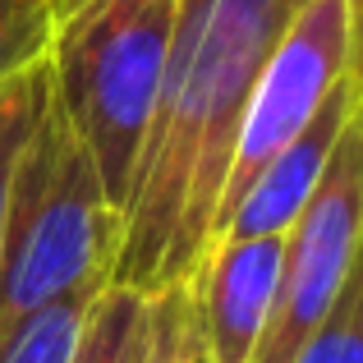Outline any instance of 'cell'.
<instances>
[{
  "mask_svg": "<svg viewBox=\"0 0 363 363\" xmlns=\"http://www.w3.org/2000/svg\"><path fill=\"white\" fill-rule=\"evenodd\" d=\"M303 0H175L161 101L120 221L111 285L157 290L212 244L244 101Z\"/></svg>",
  "mask_w": 363,
  "mask_h": 363,
  "instance_id": "obj_1",
  "label": "cell"
},
{
  "mask_svg": "<svg viewBox=\"0 0 363 363\" xmlns=\"http://www.w3.org/2000/svg\"><path fill=\"white\" fill-rule=\"evenodd\" d=\"M175 0H88L51 23L46 83L124 221L143 143L161 101Z\"/></svg>",
  "mask_w": 363,
  "mask_h": 363,
  "instance_id": "obj_3",
  "label": "cell"
},
{
  "mask_svg": "<svg viewBox=\"0 0 363 363\" xmlns=\"http://www.w3.org/2000/svg\"><path fill=\"white\" fill-rule=\"evenodd\" d=\"M359 69V0H303L272 46L253 92L244 101L240 129L230 147V170L216 203V225L253 175L303 133L318 106L336 92L345 74ZM212 225V235H216Z\"/></svg>",
  "mask_w": 363,
  "mask_h": 363,
  "instance_id": "obj_4",
  "label": "cell"
},
{
  "mask_svg": "<svg viewBox=\"0 0 363 363\" xmlns=\"http://www.w3.org/2000/svg\"><path fill=\"white\" fill-rule=\"evenodd\" d=\"M51 88V83H46ZM120 253V212L111 207L83 143L51 92L18 147L0 235V340L46 303L101 294Z\"/></svg>",
  "mask_w": 363,
  "mask_h": 363,
  "instance_id": "obj_2",
  "label": "cell"
},
{
  "mask_svg": "<svg viewBox=\"0 0 363 363\" xmlns=\"http://www.w3.org/2000/svg\"><path fill=\"white\" fill-rule=\"evenodd\" d=\"M138 318H143V294L124 290V285H106L88 303V318H83L69 363H133Z\"/></svg>",
  "mask_w": 363,
  "mask_h": 363,
  "instance_id": "obj_10",
  "label": "cell"
},
{
  "mask_svg": "<svg viewBox=\"0 0 363 363\" xmlns=\"http://www.w3.org/2000/svg\"><path fill=\"white\" fill-rule=\"evenodd\" d=\"M46 0H0V83L46 55Z\"/></svg>",
  "mask_w": 363,
  "mask_h": 363,
  "instance_id": "obj_13",
  "label": "cell"
},
{
  "mask_svg": "<svg viewBox=\"0 0 363 363\" xmlns=\"http://www.w3.org/2000/svg\"><path fill=\"white\" fill-rule=\"evenodd\" d=\"M46 55L23 69H14L0 83V235H5V198H9V175H14L18 147L28 143L37 116L46 106Z\"/></svg>",
  "mask_w": 363,
  "mask_h": 363,
  "instance_id": "obj_11",
  "label": "cell"
},
{
  "mask_svg": "<svg viewBox=\"0 0 363 363\" xmlns=\"http://www.w3.org/2000/svg\"><path fill=\"white\" fill-rule=\"evenodd\" d=\"M133 363H203L198 354V327H194V285L189 276L157 290H143V318H138V350Z\"/></svg>",
  "mask_w": 363,
  "mask_h": 363,
  "instance_id": "obj_8",
  "label": "cell"
},
{
  "mask_svg": "<svg viewBox=\"0 0 363 363\" xmlns=\"http://www.w3.org/2000/svg\"><path fill=\"white\" fill-rule=\"evenodd\" d=\"M359 230H363V120L340 133L308 207L285 235L281 276L267 331L253 363H294L318 336L327 313L359 276Z\"/></svg>",
  "mask_w": 363,
  "mask_h": 363,
  "instance_id": "obj_5",
  "label": "cell"
},
{
  "mask_svg": "<svg viewBox=\"0 0 363 363\" xmlns=\"http://www.w3.org/2000/svg\"><path fill=\"white\" fill-rule=\"evenodd\" d=\"M285 235H221L189 272L203 363H253L281 276Z\"/></svg>",
  "mask_w": 363,
  "mask_h": 363,
  "instance_id": "obj_6",
  "label": "cell"
},
{
  "mask_svg": "<svg viewBox=\"0 0 363 363\" xmlns=\"http://www.w3.org/2000/svg\"><path fill=\"white\" fill-rule=\"evenodd\" d=\"M92 299L97 294H74V299L46 303L33 318H23L0 340V363H69Z\"/></svg>",
  "mask_w": 363,
  "mask_h": 363,
  "instance_id": "obj_9",
  "label": "cell"
},
{
  "mask_svg": "<svg viewBox=\"0 0 363 363\" xmlns=\"http://www.w3.org/2000/svg\"><path fill=\"white\" fill-rule=\"evenodd\" d=\"M354 120H363L359 69L336 83V92L318 106V116L303 124L299 138L285 143V147L257 170L253 184H248L244 194L235 198V207L221 216L212 240H221V235H290V225L299 221V212L308 207L313 189H318L322 170H327L331 152H336L340 133Z\"/></svg>",
  "mask_w": 363,
  "mask_h": 363,
  "instance_id": "obj_7",
  "label": "cell"
},
{
  "mask_svg": "<svg viewBox=\"0 0 363 363\" xmlns=\"http://www.w3.org/2000/svg\"><path fill=\"white\" fill-rule=\"evenodd\" d=\"M294 363H363V276L345 285L336 308L327 313V322Z\"/></svg>",
  "mask_w": 363,
  "mask_h": 363,
  "instance_id": "obj_12",
  "label": "cell"
},
{
  "mask_svg": "<svg viewBox=\"0 0 363 363\" xmlns=\"http://www.w3.org/2000/svg\"><path fill=\"white\" fill-rule=\"evenodd\" d=\"M79 5H88V0H46V23H55V18H65L69 9H79Z\"/></svg>",
  "mask_w": 363,
  "mask_h": 363,
  "instance_id": "obj_14",
  "label": "cell"
}]
</instances>
